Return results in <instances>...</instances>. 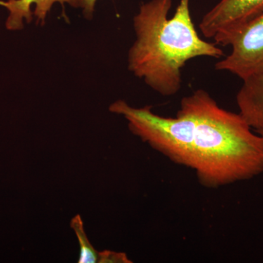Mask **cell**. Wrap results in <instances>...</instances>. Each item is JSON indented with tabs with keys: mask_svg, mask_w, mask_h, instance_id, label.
Wrapping results in <instances>:
<instances>
[{
	"mask_svg": "<svg viewBox=\"0 0 263 263\" xmlns=\"http://www.w3.org/2000/svg\"><path fill=\"white\" fill-rule=\"evenodd\" d=\"M230 46L231 53L215 65L242 81L263 72V14L249 22L235 34Z\"/></svg>",
	"mask_w": 263,
	"mask_h": 263,
	"instance_id": "277c9868",
	"label": "cell"
},
{
	"mask_svg": "<svg viewBox=\"0 0 263 263\" xmlns=\"http://www.w3.org/2000/svg\"><path fill=\"white\" fill-rule=\"evenodd\" d=\"M181 103L195 125L184 166L203 187L218 189L263 173V137L239 113L221 108L206 91L197 89Z\"/></svg>",
	"mask_w": 263,
	"mask_h": 263,
	"instance_id": "6da1fadb",
	"label": "cell"
},
{
	"mask_svg": "<svg viewBox=\"0 0 263 263\" xmlns=\"http://www.w3.org/2000/svg\"><path fill=\"white\" fill-rule=\"evenodd\" d=\"M98 262L100 263H132L124 252H114L110 250H104L98 252Z\"/></svg>",
	"mask_w": 263,
	"mask_h": 263,
	"instance_id": "ba28073f",
	"label": "cell"
},
{
	"mask_svg": "<svg viewBox=\"0 0 263 263\" xmlns=\"http://www.w3.org/2000/svg\"><path fill=\"white\" fill-rule=\"evenodd\" d=\"M236 96L239 114L252 129L263 127V72L243 80Z\"/></svg>",
	"mask_w": 263,
	"mask_h": 263,
	"instance_id": "8992f818",
	"label": "cell"
},
{
	"mask_svg": "<svg viewBox=\"0 0 263 263\" xmlns=\"http://www.w3.org/2000/svg\"><path fill=\"white\" fill-rule=\"evenodd\" d=\"M57 3L62 6L68 5L74 8H81V0H0V5L9 11L5 26L8 30L12 31L23 29L24 19L27 23H30L32 15L36 16L37 22L44 24L48 13Z\"/></svg>",
	"mask_w": 263,
	"mask_h": 263,
	"instance_id": "5b68a950",
	"label": "cell"
},
{
	"mask_svg": "<svg viewBox=\"0 0 263 263\" xmlns=\"http://www.w3.org/2000/svg\"><path fill=\"white\" fill-rule=\"evenodd\" d=\"M255 132L258 133L259 135H260L261 136L263 137V127L261 128V129H257V130H255Z\"/></svg>",
	"mask_w": 263,
	"mask_h": 263,
	"instance_id": "30bf717a",
	"label": "cell"
},
{
	"mask_svg": "<svg viewBox=\"0 0 263 263\" xmlns=\"http://www.w3.org/2000/svg\"><path fill=\"white\" fill-rule=\"evenodd\" d=\"M97 1L98 0H81V8L83 10V14L87 20L93 18Z\"/></svg>",
	"mask_w": 263,
	"mask_h": 263,
	"instance_id": "9c48e42d",
	"label": "cell"
},
{
	"mask_svg": "<svg viewBox=\"0 0 263 263\" xmlns=\"http://www.w3.org/2000/svg\"><path fill=\"white\" fill-rule=\"evenodd\" d=\"M263 14V0H219L202 17V35L219 46H230L232 39L249 22Z\"/></svg>",
	"mask_w": 263,
	"mask_h": 263,
	"instance_id": "3957f363",
	"label": "cell"
},
{
	"mask_svg": "<svg viewBox=\"0 0 263 263\" xmlns=\"http://www.w3.org/2000/svg\"><path fill=\"white\" fill-rule=\"evenodd\" d=\"M173 0H150L133 18L136 41L127 56L128 70L164 97L177 94L181 71L196 57L220 58L224 52L199 36L190 14V0H180L168 18Z\"/></svg>",
	"mask_w": 263,
	"mask_h": 263,
	"instance_id": "7a4b0ae2",
	"label": "cell"
},
{
	"mask_svg": "<svg viewBox=\"0 0 263 263\" xmlns=\"http://www.w3.org/2000/svg\"><path fill=\"white\" fill-rule=\"evenodd\" d=\"M70 227L74 230L79 246H80V256L79 263H95L98 262V252L95 250L91 242L89 241L87 235L85 232L84 222L79 214L74 216L70 221Z\"/></svg>",
	"mask_w": 263,
	"mask_h": 263,
	"instance_id": "52a82bcc",
	"label": "cell"
}]
</instances>
